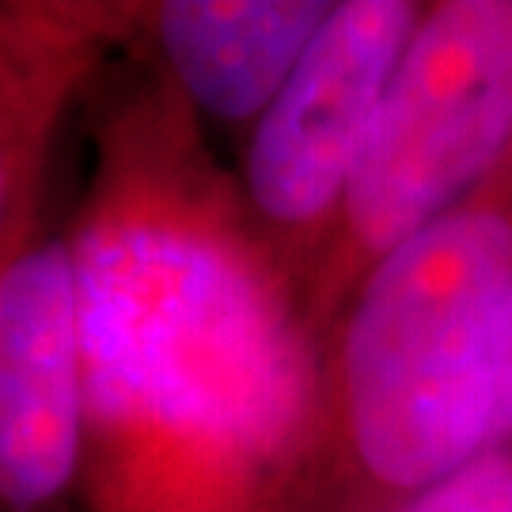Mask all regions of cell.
Instances as JSON below:
<instances>
[{"mask_svg":"<svg viewBox=\"0 0 512 512\" xmlns=\"http://www.w3.org/2000/svg\"><path fill=\"white\" fill-rule=\"evenodd\" d=\"M95 129L65 224L88 384V512H327L323 342L205 126L148 69Z\"/></svg>","mask_w":512,"mask_h":512,"instance_id":"6da1fadb","label":"cell"},{"mask_svg":"<svg viewBox=\"0 0 512 512\" xmlns=\"http://www.w3.org/2000/svg\"><path fill=\"white\" fill-rule=\"evenodd\" d=\"M512 338V160L384 255L323 338L334 512H372L490 452Z\"/></svg>","mask_w":512,"mask_h":512,"instance_id":"7a4b0ae2","label":"cell"},{"mask_svg":"<svg viewBox=\"0 0 512 512\" xmlns=\"http://www.w3.org/2000/svg\"><path fill=\"white\" fill-rule=\"evenodd\" d=\"M512 160V0L425 4L372 118L304 311L323 342L361 277Z\"/></svg>","mask_w":512,"mask_h":512,"instance_id":"3957f363","label":"cell"},{"mask_svg":"<svg viewBox=\"0 0 512 512\" xmlns=\"http://www.w3.org/2000/svg\"><path fill=\"white\" fill-rule=\"evenodd\" d=\"M421 12L425 4L414 0H338L285 88L247 129L232 183L300 300Z\"/></svg>","mask_w":512,"mask_h":512,"instance_id":"277c9868","label":"cell"},{"mask_svg":"<svg viewBox=\"0 0 512 512\" xmlns=\"http://www.w3.org/2000/svg\"><path fill=\"white\" fill-rule=\"evenodd\" d=\"M0 512H88L80 285L65 228L0 274Z\"/></svg>","mask_w":512,"mask_h":512,"instance_id":"5b68a950","label":"cell"},{"mask_svg":"<svg viewBox=\"0 0 512 512\" xmlns=\"http://www.w3.org/2000/svg\"><path fill=\"white\" fill-rule=\"evenodd\" d=\"M129 31L133 4L0 0V274L42 224V179L69 110Z\"/></svg>","mask_w":512,"mask_h":512,"instance_id":"8992f818","label":"cell"},{"mask_svg":"<svg viewBox=\"0 0 512 512\" xmlns=\"http://www.w3.org/2000/svg\"><path fill=\"white\" fill-rule=\"evenodd\" d=\"M330 12V0H141L126 46L198 122L251 129Z\"/></svg>","mask_w":512,"mask_h":512,"instance_id":"52a82bcc","label":"cell"},{"mask_svg":"<svg viewBox=\"0 0 512 512\" xmlns=\"http://www.w3.org/2000/svg\"><path fill=\"white\" fill-rule=\"evenodd\" d=\"M372 512H512V448H494L418 494Z\"/></svg>","mask_w":512,"mask_h":512,"instance_id":"ba28073f","label":"cell"}]
</instances>
